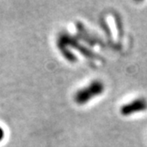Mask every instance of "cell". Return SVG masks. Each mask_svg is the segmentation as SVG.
Returning a JSON list of instances; mask_svg holds the SVG:
<instances>
[{
    "label": "cell",
    "mask_w": 147,
    "mask_h": 147,
    "mask_svg": "<svg viewBox=\"0 0 147 147\" xmlns=\"http://www.w3.org/2000/svg\"><path fill=\"white\" fill-rule=\"evenodd\" d=\"M58 47L60 50V51L62 52V54L64 55V57L69 61H75L76 59L75 55H74L71 51H69L67 50L68 47H73V48L77 49L80 52L83 53L88 58H93L94 57V54L90 51H89L84 46L80 45V44L78 43V41L75 37L71 36V35L67 34V33L60 34V36H59Z\"/></svg>",
    "instance_id": "1"
},
{
    "label": "cell",
    "mask_w": 147,
    "mask_h": 147,
    "mask_svg": "<svg viewBox=\"0 0 147 147\" xmlns=\"http://www.w3.org/2000/svg\"><path fill=\"white\" fill-rule=\"evenodd\" d=\"M105 90V84L100 80H94L85 87L78 90L74 95V101L77 105H85L94 98L98 97Z\"/></svg>",
    "instance_id": "2"
},
{
    "label": "cell",
    "mask_w": 147,
    "mask_h": 147,
    "mask_svg": "<svg viewBox=\"0 0 147 147\" xmlns=\"http://www.w3.org/2000/svg\"><path fill=\"white\" fill-rule=\"evenodd\" d=\"M147 109V100L144 98H136L121 107L120 112L123 116H129L136 113L144 112Z\"/></svg>",
    "instance_id": "3"
},
{
    "label": "cell",
    "mask_w": 147,
    "mask_h": 147,
    "mask_svg": "<svg viewBox=\"0 0 147 147\" xmlns=\"http://www.w3.org/2000/svg\"><path fill=\"white\" fill-rule=\"evenodd\" d=\"M4 136H5V132H4L3 129L0 127V141H1L4 138Z\"/></svg>",
    "instance_id": "4"
}]
</instances>
